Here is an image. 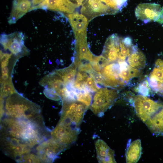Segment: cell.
<instances>
[{
    "instance_id": "6da1fadb",
    "label": "cell",
    "mask_w": 163,
    "mask_h": 163,
    "mask_svg": "<svg viewBox=\"0 0 163 163\" xmlns=\"http://www.w3.org/2000/svg\"><path fill=\"white\" fill-rule=\"evenodd\" d=\"M1 136L16 139L34 148L51 135L41 115L29 119L3 117L1 123Z\"/></svg>"
},
{
    "instance_id": "7a4b0ae2",
    "label": "cell",
    "mask_w": 163,
    "mask_h": 163,
    "mask_svg": "<svg viewBox=\"0 0 163 163\" xmlns=\"http://www.w3.org/2000/svg\"><path fill=\"white\" fill-rule=\"evenodd\" d=\"M2 112L5 117L32 119L41 115L40 107L17 93L7 97Z\"/></svg>"
},
{
    "instance_id": "3957f363",
    "label": "cell",
    "mask_w": 163,
    "mask_h": 163,
    "mask_svg": "<svg viewBox=\"0 0 163 163\" xmlns=\"http://www.w3.org/2000/svg\"><path fill=\"white\" fill-rule=\"evenodd\" d=\"M118 97V92L115 89L100 88L94 95L90 109L95 115L101 117L113 104Z\"/></svg>"
},
{
    "instance_id": "277c9868",
    "label": "cell",
    "mask_w": 163,
    "mask_h": 163,
    "mask_svg": "<svg viewBox=\"0 0 163 163\" xmlns=\"http://www.w3.org/2000/svg\"><path fill=\"white\" fill-rule=\"evenodd\" d=\"M68 148L51 136L37 145L34 150L42 162L52 163Z\"/></svg>"
},
{
    "instance_id": "5b68a950",
    "label": "cell",
    "mask_w": 163,
    "mask_h": 163,
    "mask_svg": "<svg viewBox=\"0 0 163 163\" xmlns=\"http://www.w3.org/2000/svg\"><path fill=\"white\" fill-rule=\"evenodd\" d=\"M60 120L69 122L79 127L88 107L76 100L62 101Z\"/></svg>"
},
{
    "instance_id": "8992f818",
    "label": "cell",
    "mask_w": 163,
    "mask_h": 163,
    "mask_svg": "<svg viewBox=\"0 0 163 163\" xmlns=\"http://www.w3.org/2000/svg\"><path fill=\"white\" fill-rule=\"evenodd\" d=\"M79 131V127L67 121L59 120L56 126L50 131V135L56 140L69 147L76 140Z\"/></svg>"
},
{
    "instance_id": "52a82bcc",
    "label": "cell",
    "mask_w": 163,
    "mask_h": 163,
    "mask_svg": "<svg viewBox=\"0 0 163 163\" xmlns=\"http://www.w3.org/2000/svg\"><path fill=\"white\" fill-rule=\"evenodd\" d=\"M0 142L4 153L16 161L34 149L18 139L6 136H1Z\"/></svg>"
},
{
    "instance_id": "ba28073f",
    "label": "cell",
    "mask_w": 163,
    "mask_h": 163,
    "mask_svg": "<svg viewBox=\"0 0 163 163\" xmlns=\"http://www.w3.org/2000/svg\"><path fill=\"white\" fill-rule=\"evenodd\" d=\"M133 103L136 114L141 120L163 105L141 95H137L133 97Z\"/></svg>"
},
{
    "instance_id": "9c48e42d",
    "label": "cell",
    "mask_w": 163,
    "mask_h": 163,
    "mask_svg": "<svg viewBox=\"0 0 163 163\" xmlns=\"http://www.w3.org/2000/svg\"><path fill=\"white\" fill-rule=\"evenodd\" d=\"M120 71L118 62H112L103 67L100 71L103 78V85L113 87L124 85L120 78Z\"/></svg>"
},
{
    "instance_id": "30bf717a",
    "label": "cell",
    "mask_w": 163,
    "mask_h": 163,
    "mask_svg": "<svg viewBox=\"0 0 163 163\" xmlns=\"http://www.w3.org/2000/svg\"><path fill=\"white\" fill-rule=\"evenodd\" d=\"M161 6L155 3H143L139 4L135 10V15L145 23L156 21L161 11Z\"/></svg>"
},
{
    "instance_id": "8fae6325",
    "label": "cell",
    "mask_w": 163,
    "mask_h": 163,
    "mask_svg": "<svg viewBox=\"0 0 163 163\" xmlns=\"http://www.w3.org/2000/svg\"><path fill=\"white\" fill-rule=\"evenodd\" d=\"M77 6L70 0H44L32 8L31 10L42 8L67 13H74Z\"/></svg>"
},
{
    "instance_id": "7c38bea8",
    "label": "cell",
    "mask_w": 163,
    "mask_h": 163,
    "mask_svg": "<svg viewBox=\"0 0 163 163\" xmlns=\"http://www.w3.org/2000/svg\"><path fill=\"white\" fill-rule=\"evenodd\" d=\"M24 36L21 33H14L3 35L1 42L5 49H8L12 53L17 55L22 51L24 47Z\"/></svg>"
},
{
    "instance_id": "4fadbf2b",
    "label": "cell",
    "mask_w": 163,
    "mask_h": 163,
    "mask_svg": "<svg viewBox=\"0 0 163 163\" xmlns=\"http://www.w3.org/2000/svg\"><path fill=\"white\" fill-rule=\"evenodd\" d=\"M67 17L74 32L76 39H86L88 20L81 14L69 13Z\"/></svg>"
},
{
    "instance_id": "5bb4252c",
    "label": "cell",
    "mask_w": 163,
    "mask_h": 163,
    "mask_svg": "<svg viewBox=\"0 0 163 163\" xmlns=\"http://www.w3.org/2000/svg\"><path fill=\"white\" fill-rule=\"evenodd\" d=\"M142 121L152 133L163 135V105Z\"/></svg>"
},
{
    "instance_id": "9a60e30c",
    "label": "cell",
    "mask_w": 163,
    "mask_h": 163,
    "mask_svg": "<svg viewBox=\"0 0 163 163\" xmlns=\"http://www.w3.org/2000/svg\"><path fill=\"white\" fill-rule=\"evenodd\" d=\"M97 158L99 163H116L114 152L103 140L98 139L95 143Z\"/></svg>"
},
{
    "instance_id": "2e32d148",
    "label": "cell",
    "mask_w": 163,
    "mask_h": 163,
    "mask_svg": "<svg viewBox=\"0 0 163 163\" xmlns=\"http://www.w3.org/2000/svg\"><path fill=\"white\" fill-rule=\"evenodd\" d=\"M31 3L29 0H15L9 18L8 22L13 24L31 10Z\"/></svg>"
},
{
    "instance_id": "e0dca14e",
    "label": "cell",
    "mask_w": 163,
    "mask_h": 163,
    "mask_svg": "<svg viewBox=\"0 0 163 163\" xmlns=\"http://www.w3.org/2000/svg\"><path fill=\"white\" fill-rule=\"evenodd\" d=\"M128 0H87L95 2L103 7L108 14H114L121 11L127 5Z\"/></svg>"
},
{
    "instance_id": "ac0fdd59",
    "label": "cell",
    "mask_w": 163,
    "mask_h": 163,
    "mask_svg": "<svg viewBox=\"0 0 163 163\" xmlns=\"http://www.w3.org/2000/svg\"><path fill=\"white\" fill-rule=\"evenodd\" d=\"M149 85L155 93L163 95V70L155 66L149 77Z\"/></svg>"
},
{
    "instance_id": "d6986e66",
    "label": "cell",
    "mask_w": 163,
    "mask_h": 163,
    "mask_svg": "<svg viewBox=\"0 0 163 163\" xmlns=\"http://www.w3.org/2000/svg\"><path fill=\"white\" fill-rule=\"evenodd\" d=\"M142 147L140 139H136L129 145L126 155L127 163H136L139 160L141 154Z\"/></svg>"
},
{
    "instance_id": "ffe728a7",
    "label": "cell",
    "mask_w": 163,
    "mask_h": 163,
    "mask_svg": "<svg viewBox=\"0 0 163 163\" xmlns=\"http://www.w3.org/2000/svg\"><path fill=\"white\" fill-rule=\"evenodd\" d=\"M127 60L129 66L137 69L144 68L146 61L144 54L137 48L128 57Z\"/></svg>"
},
{
    "instance_id": "44dd1931",
    "label": "cell",
    "mask_w": 163,
    "mask_h": 163,
    "mask_svg": "<svg viewBox=\"0 0 163 163\" xmlns=\"http://www.w3.org/2000/svg\"><path fill=\"white\" fill-rule=\"evenodd\" d=\"M77 67L73 62L69 66L62 69L57 70L55 72L62 79L65 85L73 82L76 75Z\"/></svg>"
},
{
    "instance_id": "7402d4cb",
    "label": "cell",
    "mask_w": 163,
    "mask_h": 163,
    "mask_svg": "<svg viewBox=\"0 0 163 163\" xmlns=\"http://www.w3.org/2000/svg\"><path fill=\"white\" fill-rule=\"evenodd\" d=\"M76 100L86 105L88 107L90 106L92 102V95L89 91L83 90L77 92Z\"/></svg>"
},
{
    "instance_id": "603a6c76",
    "label": "cell",
    "mask_w": 163,
    "mask_h": 163,
    "mask_svg": "<svg viewBox=\"0 0 163 163\" xmlns=\"http://www.w3.org/2000/svg\"><path fill=\"white\" fill-rule=\"evenodd\" d=\"M2 83L1 96L2 97H7L17 93L10 79L2 82Z\"/></svg>"
},
{
    "instance_id": "cb8c5ba5",
    "label": "cell",
    "mask_w": 163,
    "mask_h": 163,
    "mask_svg": "<svg viewBox=\"0 0 163 163\" xmlns=\"http://www.w3.org/2000/svg\"><path fill=\"white\" fill-rule=\"evenodd\" d=\"M32 152L24 155L16 161L20 163L42 162L36 154L34 152Z\"/></svg>"
},
{
    "instance_id": "d4e9b609",
    "label": "cell",
    "mask_w": 163,
    "mask_h": 163,
    "mask_svg": "<svg viewBox=\"0 0 163 163\" xmlns=\"http://www.w3.org/2000/svg\"><path fill=\"white\" fill-rule=\"evenodd\" d=\"M94 78L90 75L85 82V86L87 90L90 92H96L100 88L96 84Z\"/></svg>"
},
{
    "instance_id": "484cf974",
    "label": "cell",
    "mask_w": 163,
    "mask_h": 163,
    "mask_svg": "<svg viewBox=\"0 0 163 163\" xmlns=\"http://www.w3.org/2000/svg\"><path fill=\"white\" fill-rule=\"evenodd\" d=\"M142 84L140 88V89L139 90L140 92L143 95H146L148 93V89L147 87V84Z\"/></svg>"
},
{
    "instance_id": "4316f807",
    "label": "cell",
    "mask_w": 163,
    "mask_h": 163,
    "mask_svg": "<svg viewBox=\"0 0 163 163\" xmlns=\"http://www.w3.org/2000/svg\"><path fill=\"white\" fill-rule=\"evenodd\" d=\"M156 21L160 24H163V6L161 9Z\"/></svg>"
},
{
    "instance_id": "83f0119b",
    "label": "cell",
    "mask_w": 163,
    "mask_h": 163,
    "mask_svg": "<svg viewBox=\"0 0 163 163\" xmlns=\"http://www.w3.org/2000/svg\"><path fill=\"white\" fill-rule=\"evenodd\" d=\"M2 75L8 74L9 69L8 67H5L2 68Z\"/></svg>"
},
{
    "instance_id": "f1b7e54d",
    "label": "cell",
    "mask_w": 163,
    "mask_h": 163,
    "mask_svg": "<svg viewBox=\"0 0 163 163\" xmlns=\"http://www.w3.org/2000/svg\"><path fill=\"white\" fill-rule=\"evenodd\" d=\"M44 0H32V3L34 5L39 4Z\"/></svg>"
}]
</instances>
